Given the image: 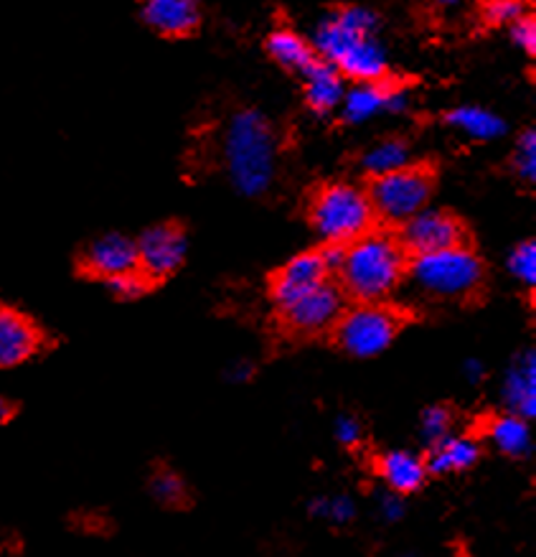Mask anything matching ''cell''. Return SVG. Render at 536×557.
Instances as JSON below:
<instances>
[{
	"label": "cell",
	"mask_w": 536,
	"mask_h": 557,
	"mask_svg": "<svg viewBox=\"0 0 536 557\" xmlns=\"http://www.w3.org/2000/svg\"><path fill=\"white\" fill-rule=\"evenodd\" d=\"M410 270V255L397 232L374 227L364 237L341 247L334 281L351 304H379L402 288Z\"/></svg>",
	"instance_id": "cell-1"
},
{
	"label": "cell",
	"mask_w": 536,
	"mask_h": 557,
	"mask_svg": "<svg viewBox=\"0 0 536 557\" xmlns=\"http://www.w3.org/2000/svg\"><path fill=\"white\" fill-rule=\"evenodd\" d=\"M281 161V133L257 108L232 112L222 131V165L232 186L245 197H264L273 189Z\"/></svg>",
	"instance_id": "cell-2"
},
{
	"label": "cell",
	"mask_w": 536,
	"mask_h": 557,
	"mask_svg": "<svg viewBox=\"0 0 536 557\" xmlns=\"http://www.w3.org/2000/svg\"><path fill=\"white\" fill-rule=\"evenodd\" d=\"M379 16L364 5H346L331 13L311 41L315 54L328 62L346 82H379L391 77L387 54L376 41Z\"/></svg>",
	"instance_id": "cell-3"
},
{
	"label": "cell",
	"mask_w": 536,
	"mask_h": 557,
	"mask_svg": "<svg viewBox=\"0 0 536 557\" xmlns=\"http://www.w3.org/2000/svg\"><path fill=\"white\" fill-rule=\"evenodd\" d=\"M306 216L321 243L334 247L351 245L379 227L366 186L351 181H326L315 186L306 201Z\"/></svg>",
	"instance_id": "cell-4"
},
{
	"label": "cell",
	"mask_w": 536,
	"mask_h": 557,
	"mask_svg": "<svg viewBox=\"0 0 536 557\" xmlns=\"http://www.w3.org/2000/svg\"><path fill=\"white\" fill-rule=\"evenodd\" d=\"M486 262L473 245L410 258L407 281L417 285L427 298L445 304H473L486 293Z\"/></svg>",
	"instance_id": "cell-5"
},
{
	"label": "cell",
	"mask_w": 536,
	"mask_h": 557,
	"mask_svg": "<svg viewBox=\"0 0 536 557\" xmlns=\"http://www.w3.org/2000/svg\"><path fill=\"white\" fill-rule=\"evenodd\" d=\"M437 186V169L429 161H410L402 169L366 181L376 222L387 230H399L407 220L427 209Z\"/></svg>",
	"instance_id": "cell-6"
},
{
	"label": "cell",
	"mask_w": 536,
	"mask_h": 557,
	"mask_svg": "<svg viewBox=\"0 0 536 557\" xmlns=\"http://www.w3.org/2000/svg\"><path fill=\"white\" fill-rule=\"evenodd\" d=\"M410 315L389 300L379 304H351L338 315L336 326L331 329V342L338 349L357 359H369L387 351L395 338L402 334Z\"/></svg>",
	"instance_id": "cell-7"
},
{
	"label": "cell",
	"mask_w": 536,
	"mask_h": 557,
	"mask_svg": "<svg viewBox=\"0 0 536 557\" xmlns=\"http://www.w3.org/2000/svg\"><path fill=\"white\" fill-rule=\"evenodd\" d=\"M349 300L338 288L336 281H326L319 288L308 290L306 296L290 300L288 306L275 308L277 329L283 336L296 338V342H308V338L328 336L331 329L336 326L338 315Z\"/></svg>",
	"instance_id": "cell-8"
},
{
	"label": "cell",
	"mask_w": 536,
	"mask_h": 557,
	"mask_svg": "<svg viewBox=\"0 0 536 557\" xmlns=\"http://www.w3.org/2000/svg\"><path fill=\"white\" fill-rule=\"evenodd\" d=\"M338 255H341V247L321 245L296 255V258L277 268L267 281V296L273 300V306H288L290 300L306 296L308 290L319 288L326 281H334Z\"/></svg>",
	"instance_id": "cell-9"
},
{
	"label": "cell",
	"mask_w": 536,
	"mask_h": 557,
	"mask_svg": "<svg viewBox=\"0 0 536 557\" xmlns=\"http://www.w3.org/2000/svg\"><path fill=\"white\" fill-rule=\"evenodd\" d=\"M395 232L410 258L450 250V247L460 245H473L468 224L450 209H422L420 214H414L412 220H407Z\"/></svg>",
	"instance_id": "cell-10"
},
{
	"label": "cell",
	"mask_w": 536,
	"mask_h": 557,
	"mask_svg": "<svg viewBox=\"0 0 536 557\" xmlns=\"http://www.w3.org/2000/svg\"><path fill=\"white\" fill-rule=\"evenodd\" d=\"M135 245H138V270L158 288L186 262L188 235L180 222H161L142 232Z\"/></svg>",
	"instance_id": "cell-11"
},
{
	"label": "cell",
	"mask_w": 536,
	"mask_h": 557,
	"mask_svg": "<svg viewBox=\"0 0 536 557\" xmlns=\"http://www.w3.org/2000/svg\"><path fill=\"white\" fill-rule=\"evenodd\" d=\"M138 270V245L135 239L110 232L89 243L77 255V273L89 281L108 283L112 277Z\"/></svg>",
	"instance_id": "cell-12"
},
{
	"label": "cell",
	"mask_w": 536,
	"mask_h": 557,
	"mask_svg": "<svg viewBox=\"0 0 536 557\" xmlns=\"http://www.w3.org/2000/svg\"><path fill=\"white\" fill-rule=\"evenodd\" d=\"M49 346V336L32 315L0 304V369L26 364Z\"/></svg>",
	"instance_id": "cell-13"
},
{
	"label": "cell",
	"mask_w": 536,
	"mask_h": 557,
	"mask_svg": "<svg viewBox=\"0 0 536 557\" xmlns=\"http://www.w3.org/2000/svg\"><path fill=\"white\" fill-rule=\"evenodd\" d=\"M407 82L397 77H387L379 82H357L349 92L344 95V123L359 125L372 120L379 112H395L407 108Z\"/></svg>",
	"instance_id": "cell-14"
},
{
	"label": "cell",
	"mask_w": 536,
	"mask_h": 557,
	"mask_svg": "<svg viewBox=\"0 0 536 557\" xmlns=\"http://www.w3.org/2000/svg\"><path fill=\"white\" fill-rule=\"evenodd\" d=\"M140 18L163 39H186L201 26L199 0H142Z\"/></svg>",
	"instance_id": "cell-15"
},
{
	"label": "cell",
	"mask_w": 536,
	"mask_h": 557,
	"mask_svg": "<svg viewBox=\"0 0 536 557\" xmlns=\"http://www.w3.org/2000/svg\"><path fill=\"white\" fill-rule=\"evenodd\" d=\"M374 471L376 476L387 484L389 492H395L399 496L417 494L429 479L425 456L407 448L384 450V454L374 458Z\"/></svg>",
	"instance_id": "cell-16"
},
{
	"label": "cell",
	"mask_w": 536,
	"mask_h": 557,
	"mask_svg": "<svg viewBox=\"0 0 536 557\" xmlns=\"http://www.w3.org/2000/svg\"><path fill=\"white\" fill-rule=\"evenodd\" d=\"M506 412L532 423L536 416V354L534 349L521 351L509 367L503 380Z\"/></svg>",
	"instance_id": "cell-17"
},
{
	"label": "cell",
	"mask_w": 536,
	"mask_h": 557,
	"mask_svg": "<svg viewBox=\"0 0 536 557\" xmlns=\"http://www.w3.org/2000/svg\"><path fill=\"white\" fill-rule=\"evenodd\" d=\"M481 441L473 435H445L442 441L427 446L425 463L429 476H450V473H465L481 461Z\"/></svg>",
	"instance_id": "cell-18"
},
{
	"label": "cell",
	"mask_w": 536,
	"mask_h": 557,
	"mask_svg": "<svg viewBox=\"0 0 536 557\" xmlns=\"http://www.w3.org/2000/svg\"><path fill=\"white\" fill-rule=\"evenodd\" d=\"M300 77H303L306 104L315 115H328V112L341 108V100L346 95V79L328 62H323L319 57Z\"/></svg>",
	"instance_id": "cell-19"
},
{
	"label": "cell",
	"mask_w": 536,
	"mask_h": 557,
	"mask_svg": "<svg viewBox=\"0 0 536 557\" xmlns=\"http://www.w3.org/2000/svg\"><path fill=\"white\" fill-rule=\"evenodd\" d=\"M481 435L494 443L496 450H501L509 458H526L532 454V428L528 420L513 416V412H496L481 423Z\"/></svg>",
	"instance_id": "cell-20"
},
{
	"label": "cell",
	"mask_w": 536,
	"mask_h": 557,
	"mask_svg": "<svg viewBox=\"0 0 536 557\" xmlns=\"http://www.w3.org/2000/svg\"><path fill=\"white\" fill-rule=\"evenodd\" d=\"M264 49H267L270 59H273L277 66H283L285 72H292V74H303L308 66L319 59L313 44L308 41L306 36H300L298 32H292V28H285V26L275 28V32L267 36Z\"/></svg>",
	"instance_id": "cell-21"
},
{
	"label": "cell",
	"mask_w": 536,
	"mask_h": 557,
	"mask_svg": "<svg viewBox=\"0 0 536 557\" xmlns=\"http://www.w3.org/2000/svg\"><path fill=\"white\" fill-rule=\"evenodd\" d=\"M412 146L402 135H389V138L376 140L372 148H366L359 158V169L364 173L366 181L384 176V173L402 169L412 161Z\"/></svg>",
	"instance_id": "cell-22"
},
{
	"label": "cell",
	"mask_w": 536,
	"mask_h": 557,
	"mask_svg": "<svg viewBox=\"0 0 536 557\" xmlns=\"http://www.w3.org/2000/svg\"><path fill=\"white\" fill-rule=\"evenodd\" d=\"M445 125L456 127V131L465 133L473 140H496L506 133V123L490 110L473 108V104H463V108H452L445 112Z\"/></svg>",
	"instance_id": "cell-23"
},
{
	"label": "cell",
	"mask_w": 536,
	"mask_h": 557,
	"mask_svg": "<svg viewBox=\"0 0 536 557\" xmlns=\"http://www.w3.org/2000/svg\"><path fill=\"white\" fill-rule=\"evenodd\" d=\"M150 494L155 496L158 504H163V507H186L188 499H191V494H188V486L180 473H176L173 469H161L153 471V476H150Z\"/></svg>",
	"instance_id": "cell-24"
},
{
	"label": "cell",
	"mask_w": 536,
	"mask_h": 557,
	"mask_svg": "<svg viewBox=\"0 0 536 557\" xmlns=\"http://www.w3.org/2000/svg\"><path fill=\"white\" fill-rule=\"evenodd\" d=\"M511 173L519 184L534 186L536 184V131L526 127L516 138V146L511 150Z\"/></svg>",
	"instance_id": "cell-25"
},
{
	"label": "cell",
	"mask_w": 536,
	"mask_h": 557,
	"mask_svg": "<svg viewBox=\"0 0 536 557\" xmlns=\"http://www.w3.org/2000/svg\"><path fill=\"white\" fill-rule=\"evenodd\" d=\"M532 0H478V16L486 28L511 26L513 21L524 16Z\"/></svg>",
	"instance_id": "cell-26"
},
{
	"label": "cell",
	"mask_w": 536,
	"mask_h": 557,
	"mask_svg": "<svg viewBox=\"0 0 536 557\" xmlns=\"http://www.w3.org/2000/svg\"><path fill=\"white\" fill-rule=\"evenodd\" d=\"M452 425H456V410H452L450 405H429V408L422 410L420 416V433L427 446H433V443L442 441L445 435H450Z\"/></svg>",
	"instance_id": "cell-27"
},
{
	"label": "cell",
	"mask_w": 536,
	"mask_h": 557,
	"mask_svg": "<svg viewBox=\"0 0 536 557\" xmlns=\"http://www.w3.org/2000/svg\"><path fill=\"white\" fill-rule=\"evenodd\" d=\"M311 515L319 519H326L331 524H349L353 517H357V507H353L351 496L338 494V496H315L311 502Z\"/></svg>",
	"instance_id": "cell-28"
},
{
	"label": "cell",
	"mask_w": 536,
	"mask_h": 557,
	"mask_svg": "<svg viewBox=\"0 0 536 557\" xmlns=\"http://www.w3.org/2000/svg\"><path fill=\"white\" fill-rule=\"evenodd\" d=\"M509 273L516 277L521 285H526L528 293L536 288V243L524 239L513 247L509 255Z\"/></svg>",
	"instance_id": "cell-29"
},
{
	"label": "cell",
	"mask_w": 536,
	"mask_h": 557,
	"mask_svg": "<svg viewBox=\"0 0 536 557\" xmlns=\"http://www.w3.org/2000/svg\"><path fill=\"white\" fill-rule=\"evenodd\" d=\"M102 285L112 293V296L120 298V300H138V298L146 296V293H150V290L155 288V285L150 283L148 277L140 273V270H133V273L117 275V277H112V281L102 283Z\"/></svg>",
	"instance_id": "cell-30"
},
{
	"label": "cell",
	"mask_w": 536,
	"mask_h": 557,
	"mask_svg": "<svg viewBox=\"0 0 536 557\" xmlns=\"http://www.w3.org/2000/svg\"><path fill=\"white\" fill-rule=\"evenodd\" d=\"M511 41L516 44L519 49H524L528 57L536 54V18L534 13H524V16L513 21L509 26Z\"/></svg>",
	"instance_id": "cell-31"
},
{
	"label": "cell",
	"mask_w": 536,
	"mask_h": 557,
	"mask_svg": "<svg viewBox=\"0 0 536 557\" xmlns=\"http://www.w3.org/2000/svg\"><path fill=\"white\" fill-rule=\"evenodd\" d=\"M334 435L344 448H357L364 443V425H361V420L353 416H338L334 425Z\"/></svg>",
	"instance_id": "cell-32"
},
{
	"label": "cell",
	"mask_w": 536,
	"mask_h": 557,
	"mask_svg": "<svg viewBox=\"0 0 536 557\" xmlns=\"http://www.w3.org/2000/svg\"><path fill=\"white\" fill-rule=\"evenodd\" d=\"M379 511L387 522H397L404 515V496H399L395 492H387L379 499Z\"/></svg>",
	"instance_id": "cell-33"
},
{
	"label": "cell",
	"mask_w": 536,
	"mask_h": 557,
	"mask_svg": "<svg viewBox=\"0 0 536 557\" xmlns=\"http://www.w3.org/2000/svg\"><path fill=\"white\" fill-rule=\"evenodd\" d=\"M465 377L471 380V382H481L483 377H486V367L481 364V361H475V359H471L465 364Z\"/></svg>",
	"instance_id": "cell-34"
},
{
	"label": "cell",
	"mask_w": 536,
	"mask_h": 557,
	"mask_svg": "<svg viewBox=\"0 0 536 557\" xmlns=\"http://www.w3.org/2000/svg\"><path fill=\"white\" fill-rule=\"evenodd\" d=\"M252 372H254V367L252 364H245V361H241V364H237L229 372V377L234 380V382H247L249 377H252Z\"/></svg>",
	"instance_id": "cell-35"
},
{
	"label": "cell",
	"mask_w": 536,
	"mask_h": 557,
	"mask_svg": "<svg viewBox=\"0 0 536 557\" xmlns=\"http://www.w3.org/2000/svg\"><path fill=\"white\" fill-rule=\"evenodd\" d=\"M13 416H16V405L0 395V425L9 423V420H13Z\"/></svg>",
	"instance_id": "cell-36"
},
{
	"label": "cell",
	"mask_w": 536,
	"mask_h": 557,
	"mask_svg": "<svg viewBox=\"0 0 536 557\" xmlns=\"http://www.w3.org/2000/svg\"><path fill=\"white\" fill-rule=\"evenodd\" d=\"M429 3L437 5V9H460V5L473 3V0H429Z\"/></svg>",
	"instance_id": "cell-37"
}]
</instances>
